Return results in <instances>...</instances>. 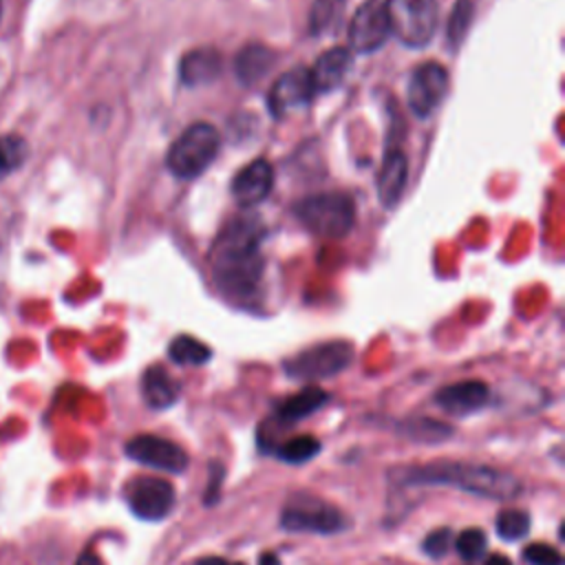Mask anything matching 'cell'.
Here are the masks:
<instances>
[{"mask_svg": "<svg viewBox=\"0 0 565 565\" xmlns=\"http://www.w3.org/2000/svg\"><path fill=\"white\" fill-rule=\"evenodd\" d=\"M472 18H475L472 0H457L452 11H450L448 26H446V40H448V44L452 49H457L463 42L466 33H468V29L472 24Z\"/></svg>", "mask_w": 565, "mask_h": 565, "instance_id": "cell-24", "label": "cell"}, {"mask_svg": "<svg viewBox=\"0 0 565 565\" xmlns=\"http://www.w3.org/2000/svg\"><path fill=\"white\" fill-rule=\"evenodd\" d=\"M124 499L128 503V510L137 519L161 521L172 512L177 503V492L168 479L141 475L128 481V486L124 488Z\"/></svg>", "mask_w": 565, "mask_h": 565, "instance_id": "cell-8", "label": "cell"}, {"mask_svg": "<svg viewBox=\"0 0 565 565\" xmlns=\"http://www.w3.org/2000/svg\"><path fill=\"white\" fill-rule=\"evenodd\" d=\"M353 362V344L347 340H329L298 351L282 362L287 377L298 382L327 380L342 373Z\"/></svg>", "mask_w": 565, "mask_h": 565, "instance_id": "cell-7", "label": "cell"}, {"mask_svg": "<svg viewBox=\"0 0 565 565\" xmlns=\"http://www.w3.org/2000/svg\"><path fill=\"white\" fill-rule=\"evenodd\" d=\"M329 402V393L318 386H305L294 395L282 397L276 404V417L285 424H294L298 419H305L320 411Z\"/></svg>", "mask_w": 565, "mask_h": 565, "instance_id": "cell-20", "label": "cell"}, {"mask_svg": "<svg viewBox=\"0 0 565 565\" xmlns=\"http://www.w3.org/2000/svg\"><path fill=\"white\" fill-rule=\"evenodd\" d=\"M0 13H2V0H0Z\"/></svg>", "mask_w": 565, "mask_h": 565, "instance_id": "cell-36", "label": "cell"}, {"mask_svg": "<svg viewBox=\"0 0 565 565\" xmlns=\"http://www.w3.org/2000/svg\"><path fill=\"white\" fill-rule=\"evenodd\" d=\"M320 450H322V444L313 435H296V437H289L287 441L278 444L269 452L276 455L285 463L298 466V463H307L309 459H313Z\"/></svg>", "mask_w": 565, "mask_h": 565, "instance_id": "cell-23", "label": "cell"}, {"mask_svg": "<svg viewBox=\"0 0 565 565\" xmlns=\"http://www.w3.org/2000/svg\"><path fill=\"white\" fill-rule=\"evenodd\" d=\"M483 565H512V561L508 556H503V554H490Z\"/></svg>", "mask_w": 565, "mask_h": 565, "instance_id": "cell-34", "label": "cell"}, {"mask_svg": "<svg viewBox=\"0 0 565 565\" xmlns=\"http://www.w3.org/2000/svg\"><path fill=\"white\" fill-rule=\"evenodd\" d=\"M530 514L523 512V510H501L497 514V521H494V527H497V534L503 539V541H521L523 536H527L530 532Z\"/></svg>", "mask_w": 565, "mask_h": 565, "instance_id": "cell-26", "label": "cell"}, {"mask_svg": "<svg viewBox=\"0 0 565 565\" xmlns=\"http://www.w3.org/2000/svg\"><path fill=\"white\" fill-rule=\"evenodd\" d=\"M263 238L265 230L252 216H238L221 230L210 247L212 276L221 291L236 300H247L256 294L265 269Z\"/></svg>", "mask_w": 565, "mask_h": 565, "instance_id": "cell-1", "label": "cell"}, {"mask_svg": "<svg viewBox=\"0 0 565 565\" xmlns=\"http://www.w3.org/2000/svg\"><path fill=\"white\" fill-rule=\"evenodd\" d=\"M75 565H104V563H102V558L93 550H84L79 554V558L75 561Z\"/></svg>", "mask_w": 565, "mask_h": 565, "instance_id": "cell-32", "label": "cell"}, {"mask_svg": "<svg viewBox=\"0 0 565 565\" xmlns=\"http://www.w3.org/2000/svg\"><path fill=\"white\" fill-rule=\"evenodd\" d=\"M446 93H448V71L437 62L419 64L408 77V86H406L408 108L422 119L430 117L439 108Z\"/></svg>", "mask_w": 565, "mask_h": 565, "instance_id": "cell-10", "label": "cell"}, {"mask_svg": "<svg viewBox=\"0 0 565 565\" xmlns=\"http://www.w3.org/2000/svg\"><path fill=\"white\" fill-rule=\"evenodd\" d=\"M218 150L221 132L210 121H194L172 141L166 163L177 179H194L207 170Z\"/></svg>", "mask_w": 565, "mask_h": 565, "instance_id": "cell-4", "label": "cell"}, {"mask_svg": "<svg viewBox=\"0 0 565 565\" xmlns=\"http://www.w3.org/2000/svg\"><path fill=\"white\" fill-rule=\"evenodd\" d=\"M488 402H490V388L481 380H461V382L441 386L435 393V404L455 417L472 415L481 411Z\"/></svg>", "mask_w": 565, "mask_h": 565, "instance_id": "cell-14", "label": "cell"}, {"mask_svg": "<svg viewBox=\"0 0 565 565\" xmlns=\"http://www.w3.org/2000/svg\"><path fill=\"white\" fill-rule=\"evenodd\" d=\"M486 547H488V536L481 527H466L455 539V550L461 556V561H466V563L481 558Z\"/></svg>", "mask_w": 565, "mask_h": 565, "instance_id": "cell-28", "label": "cell"}, {"mask_svg": "<svg viewBox=\"0 0 565 565\" xmlns=\"http://www.w3.org/2000/svg\"><path fill=\"white\" fill-rule=\"evenodd\" d=\"M521 556L530 565H565L563 554L547 543H530L523 547Z\"/></svg>", "mask_w": 565, "mask_h": 565, "instance_id": "cell-29", "label": "cell"}, {"mask_svg": "<svg viewBox=\"0 0 565 565\" xmlns=\"http://www.w3.org/2000/svg\"><path fill=\"white\" fill-rule=\"evenodd\" d=\"M397 430L415 444H441L455 433L448 424L433 417H411L402 422Z\"/></svg>", "mask_w": 565, "mask_h": 565, "instance_id": "cell-21", "label": "cell"}, {"mask_svg": "<svg viewBox=\"0 0 565 565\" xmlns=\"http://www.w3.org/2000/svg\"><path fill=\"white\" fill-rule=\"evenodd\" d=\"M408 181V159L399 148L384 152L377 174V196L384 207H395L404 194Z\"/></svg>", "mask_w": 565, "mask_h": 565, "instance_id": "cell-15", "label": "cell"}, {"mask_svg": "<svg viewBox=\"0 0 565 565\" xmlns=\"http://www.w3.org/2000/svg\"><path fill=\"white\" fill-rule=\"evenodd\" d=\"M26 141L18 135L0 137V177L15 172L26 159Z\"/></svg>", "mask_w": 565, "mask_h": 565, "instance_id": "cell-27", "label": "cell"}, {"mask_svg": "<svg viewBox=\"0 0 565 565\" xmlns=\"http://www.w3.org/2000/svg\"><path fill=\"white\" fill-rule=\"evenodd\" d=\"M124 452L132 461H137L141 466H150V468H154L159 472H168V475H181L188 470V463H190L188 452L177 441H170L166 437L150 435V433L132 437L126 444Z\"/></svg>", "mask_w": 565, "mask_h": 565, "instance_id": "cell-9", "label": "cell"}, {"mask_svg": "<svg viewBox=\"0 0 565 565\" xmlns=\"http://www.w3.org/2000/svg\"><path fill=\"white\" fill-rule=\"evenodd\" d=\"M384 11L391 35H395L404 46L422 49L437 33V0H386Z\"/></svg>", "mask_w": 565, "mask_h": 565, "instance_id": "cell-5", "label": "cell"}, {"mask_svg": "<svg viewBox=\"0 0 565 565\" xmlns=\"http://www.w3.org/2000/svg\"><path fill=\"white\" fill-rule=\"evenodd\" d=\"M258 563H260V565H280V563H278V558H276L274 554H269V552H267V554H260Z\"/></svg>", "mask_w": 565, "mask_h": 565, "instance_id": "cell-35", "label": "cell"}, {"mask_svg": "<svg viewBox=\"0 0 565 565\" xmlns=\"http://www.w3.org/2000/svg\"><path fill=\"white\" fill-rule=\"evenodd\" d=\"M353 64L349 46H333L318 55L311 71V79L316 86V93H329L342 84L349 68Z\"/></svg>", "mask_w": 565, "mask_h": 565, "instance_id": "cell-17", "label": "cell"}, {"mask_svg": "<svg viewBox=\"0 0 565 565\" xmlns=\"http://www.w3.org/2000/svg\"><path fill=\"white\" fill-rule=\"evenodd\" d=\"M450 541H452V534L448 527H437L433 530L424 541H422V552L433 558V561H439L448 554V547H450Z\"/></svg>", "mask_w": 565, "mask_h": 565, "instance_id": "cell-30", "label": "cell"}, {"mask_svg": "<svg viewBox=\"0 0 565 565\" xmlns=\"http://www.w3.org/2000/svg\"><path fill=\"white\" fill-rule=\"evenodd\" d=\"M391 481L402 488H422V486H448L461 492L492 499V501H508L516 499L521 492V481L499 468L483 466V463H468V461H448L437 459L430 463H415V466H397L388 472Z\"/></svg>", "mask_w": 565, "mask_h": 565, "instance_id": "cell-2", "label": "cell"}, {"mask_svg": "<svg viewBox=\"0 0 565 565\" xmlns=\"http://www.w3.org/2000/svg\"><path fill=\"white\" fill-rule=\"evenodd\" d=\"M313 97L316 86L311 79V71L305 66H294L271 84L267 108L276 119H280L294 110L307 108Z\"/></svg>", "mask_w": 565, "mask_h": 565, "instance_id": "cell-11", "label": "cell"}, {"mask_svg": "<svg viewBox=\"0 0 565 565\" xmlns=\"http://www.w3.org/2000/svg\"><path fill=\"white\" fill-rule=\"evenodd\" d=\"M391 35L388 18L380 0H364L349 24V51L373 53Z\"/></svg>", "mask_w": 565, "mask_h": 565, "instance_id": "cell-12", "label": "cell"}, {"mask_svg": "<svg viewBox=\"0 0 565 565\" xmlns=\"http://www.w3.org/2000/svg\"><path fill=\"white\" fill-rule=\"evenodd\" d=\"M179 382L161 366L152 364L141 375V395L152 411H166L179 399Z\"/></svg>", "mask_w": 565, "mask_h": 565, "instance_id": "cell-18", "label": "cell"}, {"mask_svg": "<svg viewBox=\"0 0 565 565\" xmlns=\"http://www.w3.org/2000/svg\"><path fill=\"white\" fill-rule=\"evenodd\" d=\"M344 11V0H313L309 26L313 35H322L340 22Z\"/></svg>", "mask_w": 565, "mask_h": 565, "instance_id": "cell-25", "label": "cell"}, {"mask_svg": "<svg viewBox=\"0 0 565 565\" xmlns=\"http://www.w3.org/2000/svg\"><path fill=\"white\" fill-rule=\"evenodd\" d=\"M276 64V51L265 44H245L234 57V73L243 86L258 84Z\"/></svg>", "mask_w": 565, "mask_h": 565, "instance_id": "cell-19", "label": "cell"}, {"mask_svg": "<svg viewBox=\"0 0 565 565\" xmlns=\"http://www.w3.org/2000/svg\"><path fill=\"white\" fill-rule=\"evenodd\" d=\"M192 565H245V563H230L221 556H203V558H196Z\"/></svg>", "mask_w": 565, "mask_h": 565, "instance_id": "cell-33", "label": "cell"}, {"mask_svg": "<svg viewBox=\"0 0 565 565\" xmlns=\"http://www.w3.org/2000/svg\"><path fill=\"white\" fill-rule=\"evenodd\" d=\"M223 71V57L214 46H199L188 51L179 62V79L185 86L212 84Z\"/></svg>", "mask_w": 565, "mask_h": 565, "instance_id": "cell-16", "label": "cell"}, {"mask_svg": "<svg viewBox=\"0 0 565 565\" xmlns=\"http://www.w3.org/2000/svg\"><path fill=\"white\" fill-rule=\"evenodd\" d=\"M298 223L318 238H344L355 223V203L344 192H318L294 203Z\"/></svg>", "mask_w": 565, "mask_h": 565, "instance_id": "cell-3", "label": "cell"}, {"mask_svg": "<svg viewBox=\"0 0 565 565\" xmlns=\"http://www.w3.org/2000/svg\"><path fill=\"white\" fill-rule=\"evenodd\" d=\"M285 532H302V534H338L344 532L351 521L329 501L311 494L291 497L280 510L278 519Z\"/></svg>", "mask_w": 565, "mask_h": 565, "instance_id": "cell-6", "label": "cell"}, {"mask_svg": "<svg viewBox=\"0 0 565 565\" xmlns=\"http://www.w3.org/2000/svg\"><path fill=\"white\" fill-rule=\"evenodd\" d=\"M225 479V466L218 461L210 463V479H207V488H205V505H212L218 501V492H221V483Z\"/></svg>", "mask_w": 565, "mask_h": 565, "instance_id": "cell-31", "label": "cell"}, {"mask_svg": "<svg viewBox=\"0 0 565 565\" xmlns=\"http://www.w3.org/2000/svg\"><path fill=\"white\" fill-rule=\"evenodd\" d=\"M274 188V168L267 159H254L232 179V196L238 205L252 207L269 196Z\"/></svg>", "mask_w": 565, "mask_h": 565, "instance_id": "cell-13", "label": "cell"}, {"mask_svg": "<svg viewBox=\"0 0 565 565\" xmlns=\"http://www.w3.org/2000/svg\"><path fill=\"white\" fill-rule=\"evenodd\" d=\"M168 358L179 366H201L212 358V349L196 340L194 335L181 333L170 340Z\"/></svg>", "mask_w": 565, "mask_h": 565, "instance_id": "cell-22", "label": "cell"}]
</instances>
